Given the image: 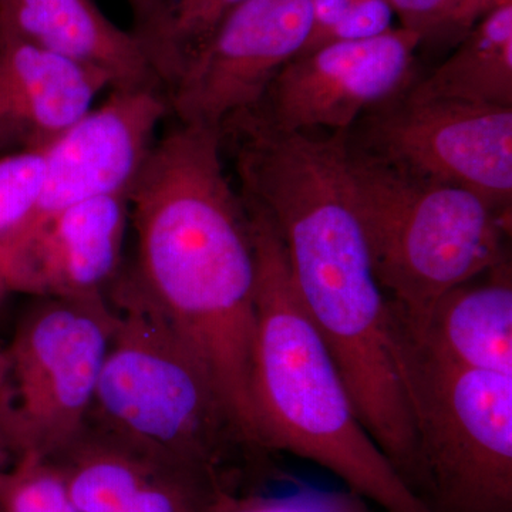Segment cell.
I'll list each match as a JSON object with an SVG mask.
<instances>
[{"label": "cell", "mask_w": 512, "mask_h": 512, "mask_svg": "<svg viewBox=\"0 0 512 512\" xmlns=\"http://www.w3.org/2000/svg\"><path fill=\"white\" fill-rule=\"evenodd\" d=\"M242 197L274 225L301 299L338 365L357 416L407 484L419 478L416 436L394 360L389 299L346 160V133L316 136L268 123L231 150Z\"/></svg>", "instance_id": "obj_1"}, {"label": "cell", "mask_w": 512, "mask_h": 512, "mask_svg": "<svg viewBox=\"0 0 512 512\" xmlns=\"http://www.w3.org/2000/svg\"><path fill=\"white\" fill-rule=\"evenodd\" d=\"M136 265L124 274L204 363L249 443L256 266L247 208L229 180L220 128L174 120L128 191Z\"/></svg>", "instance_id": "obj_2"}, {"label": "cell", "mask_w": 512, "mask_h": 512, "mask_svg": "<svg viewBox=\"0 0 512 512\" xmlns=\"http://www.w3.org/2000/svg\"><path fill=\"white\" fill-rule=\"evenodd\" d=\"M244 204L256 266L251 397L259 444L318 464L386 512H431L363 427L271 220L254 202Z\"/></svg>", "instance_id": "obj_3"}, {"label": "cell", "mask_w": 512, "mask_h": 512, "mask_svg": "<svg viewBox=\"0 0 512 512\" xmlns=\"http://www.w3.org/2000/svg\"><path fill=\"white\" fill-rule=\"evenodd\" d=\"M117 326L89 423L167 470L239 488V463L256 450L204 363L126 275L111 285Z\"/></svg>", "instance_id": "obj_4"}, {"label": "cell", "mask_w": 512, "mask_h": 512, "mask_svg": "<svg viewBox=\"0 0 512 512\" xmlns=\"http://www.w3.org/2000/svg\"><path fill=\"white\" fill-rule=\"evenodd\" d=\"M346 160L377 279L406 322L507 259L504 214L474 192L400 170L348 133Z\"/></svg>", "instance_id": "obj_5"}, {"label": "cell", "mask_w": 512, "mask_h": 512, "mask_svg": "<svg viewBox=\"0 0 512 512\" xmlns=\"http://www.w3.org/2000/svg\"><path fill=\"white\" fill-rule=\"evenodd\" d=\"M431 512H512V376L454 365L390 311Z\"/></svg>", "instance_id": "obj_6"}, {"label": "cell", "mask_w": 512, "mask_h": 512, "mask_svg": "<svg viewBox=\"0 0 512 512\" xmlns=\"http://www.w3.org/2000/svg\"><path fill=\"white\" fill-rule=\"evenodd\" d=\"M16 325L0 389V423L20 454L50 458L92 412L117 315L106 298H36Z\"/></svg>", "instance_id": "obj_7"}, {"label": "cell", "mask_w": 512, "mask_h": 512, "mask_svg": "<svg viewBox=\"0 0 512 512\" xmlns=\"http://www.w3.org/2000/svg\"><path fill=\"white\" fill-rule=\"evenodd\" d=\"M348 131L353 146L407 173L474 192L505 214L512 201V107L421 100L406 90Z\"/></svg>", "instance_id": "obj_8"}, {"label": "cell", "mask_w": 512, "mask_h": 512, "mask_svg": "<svg viewBox=\"0 0 512 512\" xmlns=\"http://www.w3.org/2000/svg\"><path fill=\"white\" fill-rule=\"evenodd\" d=\"M311 0H242L168 89L171 117L220 128L261 103L269 84L311 37Z\"/></svg>", "instance_id": "obj_9"}, {"label": "cell", "mask_w": 512, "mask_h": 512, "mask_svg": "<svg viewBox=\"0 0 512 512\" xmlns=\"http://www.w3.org/2000/svg\"><path fill=\"white\" fill-rule=\"evenodd\" d=\"M421 42L419 33L394 28L370 39L325 43L293 57L249 110L285 131H349L409 87Z\"/></svg>", "instance_id": "obj_10"}, {"label": "cell", "mask_w": 512, "mask_h": 512, "mask_svg": "<svg viewBox=\"0 0 512 512\" xmlns=\"http://www.w3.org/2000/svg\"><path fill=\"white\" fill-rule=\"evenodd\" d=\"M168 117L164 89L109 90L103 103L46 148L45 183L20 235L79 202L128 194Z\"/></svg>", "instance_id": "obj_11"}, {"label": "cell", "mask_w": 512, "mask_h": 512, "mask_svg": "<svg viewBox=\"0 0 512 512\" xmlns=\"http://www.w3.org/2000/svg\"><path fill=\"white\" fill-rule=\"evenodd\" d=\"M128 194L74 204L29 228L0 262L6 291L33 298H106L120 275Z\"/></svg>", "instance_id": "obj_12"}, {"label": "cell", "mask_w": 512, "mask_h": 512, "mask_svg": "<svg viewBox=\"0 0 512 512\" xmlns=\"http://www.w3.org/2000/svg\"><path fill=\"white\" fill-rule=\"evenodd\" d=\"M109 90L100 74L0 28V156L45 150Z\"/></svg>", "instance_id": "obj_13"}, {"label": "cell", "mask_w": 512, "mask_h": 512, "mask_svg": "<svg viewBox=\"0 0 512 512\" xmlns=\"http://www.w3.org/2000/svg\"><path fill=\"white\" fill-rule=\"evenodd\" d=\"M0 28L100 74L110 90H165L143 40L94 0H0Z\"/></svg>", "instance_id": "obj_14"}, {"label": "cell", "mask_w": 512, "mask_h": 512, "mask_svg": "<svg viewBox=\"0 0 512 512\" xmlns=\"http://www.w3.org/2000/svg\"><path fill=\"white\" fill-rule=\"evenodd\" d=\"M393 315L448 362L512 376V275L507 259L446 293L419 325Z\"/></svg>", "instance_id": "obj_15"}, {"label": "cell", "mask_w": 512, "mask_h": 512, "mask_svg": "<svg viewBox=\"0 0 512 512\" xmlns=\"http://www.w3.org/2000/svg\"><path fill=\"white\" fill-rule=\"evenodd\" d=\"M406 93L421 100L512 107V3L478 20L453 55Z\"/></svg>", "instance_id": "obj_16"}, {"label": "cell", "mask_w": 512, "mask_h": 512, "mask_svg": "<svg viewBox=\"0 0 512 512\" xmlns=\"http://www.w3.org/2000/svg\"><path fill=\"white\" fill-rule=\"evenodd\" d=\"M49 460L79 512H120L167 470L89 421Z\"/></svg>", "instance_id": "obj_17"}, {"label": "cell", "mask_w": 512, "mask_h": 512, "mask_svg": "<svg viewBox=\"0 0 512 512\" xmlns=\"http://www.w3.org/2000/svg\"><path fill=\"white\" fill-rule=\"evenodd\" d=\"M242 0H167L151 57L165 90Z\"/></svg>", "instance_id": "obj_18"}, {"label": "cell", "mask_w": 512, "mask_h": 512, "mask_svg": "<svg viewBox=\"0 0 512 512\" xmlns=\"http://www.w3.org/2000/svg\"><path fill=\"white\" fill-rule=\"evenodd\" d=\"M45 174L46 148L0 156V261L32 218Z\"/></svg>", "instance_id": "obj_19"}, {"label": "cell", "mask_w": 512, "mask_h": 512, "mask_svg": "<svg viewBox=\"0 0 512 512\" xmlns=\"http://www.w3.org/2000/svg\"><path fill=\"white\" fill-rule=\"evenodd\" d=\"M0 512H79L49 458L20 454L0 476Z\"/></svg>", "instance_id": "obj_20"}, {"label": "cell", "mask_w": 512, "mask_h": 512, "mask_svg": "<svg viewBox=\"0 0 512 512\" xmlns=\"http://www.w3.org/2000/svg\"><path fill=\"white\" fill-rule=\"evenodd\" d=\"M222 490L234 488L200 474L165 470L120 512H205Z\"/></svg>", "instance_id": "obj_21"}, {"label": "cell", "mask_w": 512, "mask_h": 512, "mask_svg": "<svg viewBox=\"0 0 512 512\" xmlns=\"http://www.w3.org/2000/svg\"><path fill=\"white\" fill-rule=\"evenodd\" d=\"M205 512H366L359 497L350 493L299 490L286 495L244 493L241 490H222L212 498Z\"/></svg>", "instance_id": "obj_22"}, {"label": "cell", "mask_w": 512, "mask_h": 512, "mask_svg": "<svg viewBox=\"0 0 512 512\" xmlns=\"http://www.w3.org/2000/svg\"><path fill=\"white\" fill-rule=\"evenodd\" d=\"M402 28L427 36L446 32L457 0H390Z\"/></svg>", "instance_id": "obj_23"}, {"label": "cell", "mask_w": 512, "mask_h": 512, "mask_svg": "<svg viewBox=\"0 0 512 512\" xmlns=\"http://www.w3.org/2000/svg\"><path fill=\"white\" fill-rule=\"evenodd\" d=\"M362 2L365 0H311L313 29L301 53L322 45L330 30L338 25L343 16Z\"/></svg>", "instance_id": "obj_24"}, {"label": "cell", "mask_w": 512, "mask_h": 512, "mask_svg": "<svg viewBox=\"0 0 512 512\" xmlns=\"http://www.w3.org/2000/svg\"><path fill=\"white\" fill-rule=\"evenodd\" d=\"M127 3L133 13V32L143 40L151 56L163 26L167 0H127Z\"/></svg>", "instance_id": "obj_25"}, {"label": "cell", "mask_w": 512, "mask_h": 512, "mask_svg": "<svg viewBox=\"0 0 512 512\" xmlns=\"http://www.w3.org/2000/svg\"><path fill=\"white\" fill-rule=\"evenodd\" d=\"M507 3H512V0H457L456 8L448 20L446 32H458L463 36L478 20Z\"/></svg>", "instance_id": "obj_26"}, {"label": "cell", "mask_w": 512, "mask_h": 512, "mask_svg": "<svg viewBox=\"0 0 512 512\" xmlns=\"http://www.w3.org/2000/svg\"><path fill=\"white\" fill-rule=\"evenodd\" d=\"M16 458V451L13 448L9 434L6 433L5 427L0 423V476L5 473Z\"/></svg>", "instance_id": "obj_27"}, {"label": "cell", "mask_w": 512, "mask_h": 512, "mask_svg": "<svg viewBox=\"0 0 512 512\" xmlns=\"http://www.w3.org/2000/svg\"><path fill=\"white\" fill-rule=\"evenodd\" d=\"M9 372V360L8 353H6V348H0V389H2L3 384L6 382V377H8Z\"/></svg>", "instance_id": "obj_28"}, {"label": "cell", "mask_w": 512, "mask_h": 512, "mask_svg": "<svg viewBox=\"0 0 512 512\" xmlns=\"http://www.w3.org/2000/svg\"><path fill=\"white\" fill-rule=\"evenodd\" d=\"M6 293H8V291H6L5 282H3L2 278V272H0V301H2L3 296H5Z\"/></svg>", "instance_id": "obj_29"}]
</instances>
